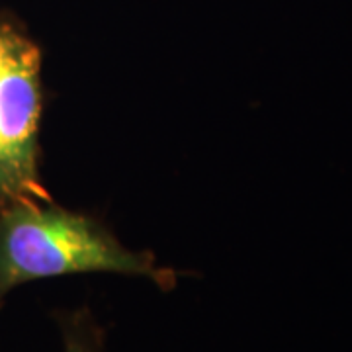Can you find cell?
Here are the masks:
<instances>
[{
    "label": "cell",
    "instance_id": "obj_1",
    "mask_svg": "<svg viewBox=\"0 0 352 352\" xmlns=\"http://www.w3.org/2000/svg\"><path fill=\"white\" fill-rule=\"evenodd\" d=\"M94 272L147 278L163 292L175 289L180 276L151 251L126 247L96 215L53 200L0 210V311L8 294L28 282Z\"/></svg>",
    "mask_w": 352,
    "mask_h": 352
},
{
    "label": "cell",
    "instance_id": "obj_2",
    "mask_svg": "<svg viewBox=\"0 0 352 352\" xmlns=\"http://www.w3.org/2000/svg\"><path fill=\"white\" fill-rule=\"evenodd\" d=\"M41 47L20 18L0 10V210L53 200L41 178Z\"/></svg>",
    "mask_w": 352,
    "mask_h": 352
},
{
    "label": "cell",
    "instance_id": "obj_3",
    "mask_svg": "<svg viewBox=\"0 0 352 352\" xmlns=\"http://www.w3.org/2000/svg\"><path fill=\"white\" fill-rule=\"evenodd\" d=\"M53 315L61 331L63 352H104L106 333L87 305L59 309Z\"/></svg>",
    "mask_w": 352,
    "mask_h": 352
}]
</instances>
